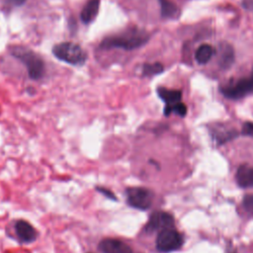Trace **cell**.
Returning a JSON list of instances; mask_svg holds the SVG:
<instances>
[{"mask_svg":"<svg viewBox=\"0 0 253 253\" xmlns=\"http://www.w3.org/2000/svg\"><path fill=\"white\" fill-rule=\"evenodd\" d=\"M150 40V34L137 27H129L119 33L105 37L99 43V48L108 50L121 48L124 50H134L146 44Z\"/></svg>","mask_w":253,"mask_h":253,"instance_id":"6da1fadb","label":"cell"},{"mask_svg":"<svg viewBox=\"0 0 253 253\" xmlns=\"http://www.w3.org/2000/svg\"><path fill=\"white\" fill-rule=\"evenodd\" d=\"M9 53L25 65L30 79L41 80L44 76L45 64L42 57L30 47L13 44L9 46Z\"/></svg>","mask_w":253,"mask_h":253,"instance_id":"7a4b0ae2","label":"cell"},{"mask_svg":"<svg viewBox=\"0 0 253 253\" xmlns=\"http://www.w3.org/2000/svg\"><path fill=\"white\" fill-rule=\"evenodd\" d=\"M51 52L58 60L72 66H82L88 58L85 49L73 42H61L54 44Z\"/></svg>","mask_w":253,"mask_h":253,"instance_id":"3957f363","label":"cell"},{"mask_svg":"<svg viewBox=\"0 0 253 253\" xmlns=\"http://www.w3.org/2000/svg\"><path fill=\"white\" fill-rule=\"evenodd\" d=\"M219 93L229 100H241L253 95V69L248 76L231 79L221 84Z\"/></svg>","mask_w":253,"mask_h":253,"instance_id":"277c9868","label":"cell"},{"mask_svg":"<svg viewBox=\"0 0 253 253\" xmlns=\"http://www.w3.org/2000/svg\"><path fill=\"white\" fill-rule=\"evenodd\" d=\"M125 194L127 206L139 211L150 209L154 201V193L145 187H127L126 188Z\"/></svg>","mask_w":253,"mask_h":253,"instance_id":"5b68a950","label":"cell"},{"mask_svg":"<svg viewBox=\"0 0 253 253\" xmlns=\"http://www.w3.org/2000/svg\"><path fill=\"white\" fill-rule=\"evenodd\" d=\"M183 242V236L174 227H172L157 233L155 247L160 253H169L181 248Z\"/></svg>","mask_w":253,"mask_h":253,"instance_id":"8992f818","label":"cell"},{"mask_svg":"<svg viewBox=\"0 0 253 253\" xmlns=\"http://www.w3.org/2000/svg\"><path fill=\"white\" fill-rule=\"evenodd\" d=\"M172 227H174V217L172 214L163 211H156L150 214L143 230L146 233H158L164 229Z\"/></svg>","mask_w":253,"mask_h":253,"instance_id":"52a82bcc","label":"cell"},{"mask_svg":"<svg viewBox=\"0 0 253 253\" xmlns=\"http://www.w3.org/2000/svg\"><path fill=\"white\" fill-rule=\"evenodd\" d=\"M14 232L21 244H31L38 238L36 227L26 219H17L14 223Z\"/></svg>","mask_w":253,"mask_h":253,"instance_id":"ba28073f","label":"cell"},{"mask_svg":"<svg viewBox=\"0 0 253 253\" xmlns=\"http://www.w3.org/2000/svg\"><path fill=\"white\" fill-rule=\"evenodd\" d=\"M97 248L101 253H133L132 248L128 244L121 239L113 237L102 239L98 243Z\"/></svg>","mask_w":253,"mask_h":253,"instance_id":"9c48e42d","label":"cell"},{"mask_svg":"<svg viewBox=\"0 0 253 253\" xmlns=\"http://www.w3.org/2000/svg\"><path fill=\"white\" fill-rule=\"evenodd\" d=\"M156 93L158 97L161 99L162 102H164L165 107L163 110L164 116L167 114V112L176 106L177 104L181 103L182 100V91L176 90V89H169L163 86H159L156 89Z\"/></svg>","mask_w":253,"mask_h":253,"instance_id":"30bf717a","label":"cell"},{"mask_svg":"<svg viewBox=\"0 0 253 253\" xmlns=\"http://www.w3.org/2000/svg\"><path fill=\"white\" fill-rule=\"evenodd\" d=\"M212 139L218 144H222L237 136V131L227 124H213L210 128Z\"/></svg>","mask_w":253,"mask_h":253,"instance_id":"8fae6325","label":"cell"},{"mask_svg":"<svg viewBox=\"0 0 253 253\" xmlns=\"http://www.w3.org/2000/svg\"><path fill=\"white\" fill-rule=\"evenodd\" d=\"M101 0H88L80 12V20L84 25H89L98 16Z\"/></svg>","mask_w":253,"mask_h":253,"instance_id":"7c38bea8","label":"cell"},{"mask_svg":"<svg viewBox=\"0 0 253 253\" xmlns=\"http://www.w3.org/2000/svg\"><path fill=\"white\" fill-rule=\"evenodd\" d=\"M234 62V50L228 43H220L218 51V64L222 69L229 68Z\"/></svg>","mask_w":253,"mask_h":253,"instance_id":"4fadbf2b","label":"cell"},{"mask_svg":"<svg viewBox=\"0 0 253 253\" xmlns=\"http://www.w3.org/2000/svg\"><path fill=\"white\" fill-rule=\"evenodd\" d=\"M236 181L240 187H253V167L241 165L236 171Z\"/></svg>","mask_w":253,"mask_h":253,"instance_id":"5bb4252c","label":"cell"},{"mask_svg":"<svg viewBox=\"0 0 253 253\" xmlns=\"http://www.w3.org/2000/svg\"><path fill=\"white\" fill-rule=\"evenodd\" d=\"M160 14L163 19H177L180 16L179 7L171 0H158Z\"/></svg>","mask_w":253,"mask_h":253,"instance_id":"9a60e30c","label":"cell"},{"mask_svg":"<svg viewBox=\"0 0 253 253\" xmlns=\"http://www.w3.org/2000/svg\"><path fill=\"white\" fill-rule=\"evenodd\" d=\"M213 53L214 48L211 44L204 43L197 48L195 52V59L199 64H206L211 60Z\"/></svg>","mask_w":253,"mask_h":253,"instance_id":"2e32d148","label":"cell"},{"mask_svg":"<svg viewBox=\"0 0 253 253\" xmlns=\"http://www.w3.org/2000/svg\"><path fill=\"white\" fill-rule=\"evenodd\" d=\"M164 71V66L160 62H146L141 66V76L142 77H152L158 75Z\"/></svg>","mask_w":253,"mask_h":253,"instance_id":"e0dca14e","label":"cell"},{"mask_svg":"<svg viewBox=\"0 0 253 253\" xmlns=\"http://www.w3.org/2000/svg\"><path fill=\"white\" fill-rule=\"evenodd\" d=\"M95 189H96V191L98 193H100L101 195H103L107 199H109L111 201H116V202L118 201V198H117L116 194L112 190H110V189H108L106 187H103V186H96Z\"/></svg>","mask_w":253,"mask_h":253,"instance_id":"ac0fdd59","label":"cell"},{"mask_svg":"<svg viewBox=\"0 0 253 253\" xmlns=\"http://www.w3.org/2000/svg\"><path fill=\"white\" fill-rule=\"evenodd\" d=\"M242 206L247 213L253 215V194L244 196L242 201Z\"/></svg>","mask_w":253,"mask_h":253,"instance_id":"d6986e66","label":"cell"},{"mask_svg":"<svg viewBox=\"0 0 253 253\" xmlns=\"http://www.w3.org/2000/svg\"><path fill=\"white\" fill-rule=\"evenodd\" d=\"M241 133L243 135L253 136V122H245L241 127Z\"/></svg>","mask_w":253,"mask_h":253,"instance_id":"ffe728a7","label":"cell"},{"mask_svg":"<svg viewBox=\"0 0 253 253\" xmlns=\"http://www.w3.org/2000/svg\"><path fill=\"white\" fill-rule=\"evenodd\" d=\"M26 2L27 0H5V5L8 6L9 9H11L15 7H20L24 5Z\"/></svg>","mask_w":253,"mask_h":253,"instance_id":"44dd1931","label":"cell"}]
</instances>
